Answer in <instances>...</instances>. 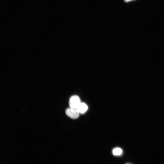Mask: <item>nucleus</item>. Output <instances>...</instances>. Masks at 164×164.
<instances>
[{
  "mask_svg": "<svg viewBox=\"0 0 164 164\" xmlns=\"http://www.w3.org/2000/svg\"><path fill=\"white\" fill-rule=\"evenodd\" d=\"M131 0H125V2H128L129 1H131Z\"/></svg>",
  "mask_w": 164,
  "mask_h": 164,
  "instance_id": "nucleus-5",
  "label": "nucleus"
},
{
  "mask_svg": "<svg viewBox=\"0 0 164 164\" xmlns=\"http://www.w3.org/2000/svg\"><path fill=\"white\" fill-rule=\"evenodd\" d=\"M87 109L88 107L86 104L84 103H81L77 109L79 113L83 114L84 113Z\"/></svg>",
  "mask_w": 164,
  "mask_h": 164,
  "instance_id": "nucleus-3",
  "label": "nucleus"
},
{
  "mask_svg": "<svg viewBox=\"0 0 164 164\" xmlns=\"http://www.w3.org/2000/svg\"><path fill=\"white\" fill-rule=\"evenodd\" d=\"M81 103L79 97L77 95H74L70 98L69 104L70 108L77 109Z\"/></svg>",
  "mask_w": 164,
  "mask_h": 164,
  "instance_id": "nucleus-1",
  "label": "nucleus"
},
{
  "mask_svg": "<svg viewBox=\"0 0 164 164\" xmlns=\"http://www.w3.org/2000/svg\"><path fill=\"white\" fill-rule=\"evenodd\" d=\"M122 152V149L119 148H116L114 149L112 151L113 155L117 156L121 155Z\"/></svg>",
  "mask_w": 164,
  "mask_h": 164,
  "instance_id": "nucleus-4",
  "label": "nucleus"
},
{
  "mask_svg": "<svg viewBox=\"0 0 164 164\" xmlns=\"http://www.w3.org/2000/svg\"><path fill=\"white\" fill-rule=\"evenodd\" d=\"M66 113L69 117L75 119L78 117L80 113L77 109L70 108L67 109Z\"/></svg>",
  "mask_w": 164,
  "mask_h": 164,
  "instance_id": "nucleus-2",
  "label": "nucleus"
}]
</instances>
